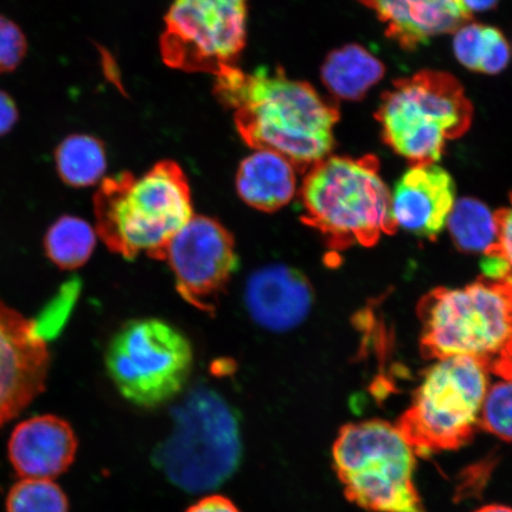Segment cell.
<instances>
[{"label":"cell","mask_w":512,"mask_h":512,"mask_svg":"<svg viewBox=\"0 0 512 512\" xmlns=\"http://www.w3.org/2000/svg\"><path fill=\"white\" fill-rule=\"evenodd\" d=\"M448 229L456 246L465 253L488 254L498 245L496 213L475 198L454 203Z\"/></svg>","instance_id":"cell-22"},{"label":"cell","mask_w":512,"mask_h":512,"mask_svg":"<svg viewBox=\"0 0 512 512\" xmlns=\"http://www.w3.org/2000/svg\"><path fill=\"white\" fill-rule=\"evenodd\" d=\"M18 120L19 111L16 101L9 93L0 89V138L14 130Z\"/></svg>","instance_id":"cell-27"},{"label":"cell","mask_w":512,"mask_h":512,"mask_svg":"<svg viewBox=\"0 0 512 512\" xmlns=\"http://www.w3.org/2000/svg\"><path fill=\"white\" fill-rule=\"evenodd\" d=\"M334 470L348 501L369 512H427L414 482L416 454L396 426L371 419L341 427Z\"/></svg>","instance_id":"cell-6"},{"label":"cell","mask_w":512,"mask_h":512,"mask_svg":"<svg viewBox=\"0 0 512 512\" xmlns=\"http://www.w3.org/2000/svg\"><path fill=\"white\" fill-rule=\"evenodd\" d=\"M241 457L234 409L214 390L196 388L172 413L171 433L156 448L153 462L178 488L204 492L227 482Z\"/></svg>","instance_id":"cell-5"},{"label":"cell","mask_w":512,"mask_h":512,"mask_svg":"<svg viewBox=\"0 0 512 512\" xmlns=\"http://www.w3.org/2000/svg\"><path fill=\"white\" fill-rule=\"evenodd\" d=\"M57 176L69 188L93 187L104 179L107 153L104 143L91 134L64 138L54 151Z\"/></svg>","instance_id":"cell-19"},{"label":"cell","mask_w":512,"mask_h":512,"mask_svg":"<svg viewBox=\"0 0 512 512\" xmlns=\"http://www.w3.org/2000/svg\"><path fill=\"white\" fill-rule=\"evenodd\" d=\"M498 226V245L495 251L488 254H497L507 261L512 279V194L509 207L496 211ZM486 255V254H485Z\"/></svg>","instance_id":"cell-26"},{"label":"cell","mask_w":512,"mask_h":512,"mask_svg":"<svg viewBox=\"0 0 512 512\" xmlns=\"http://www.w3.org/2000/svg\"><path fill=\"white\" fill-rule=\"evenodd\" d=\"M489 371L502 377L503 380L512 381V335L507 345L499 352L495 360L490 363Z\"/></svg>","instance_id":"cell-29"},{"label":"cell","mask_w":512,"mask_h":512,"mask_svg":"<svg viewBox=\"0 0 512 512\" xmlns=\"http://www.w3.org/2000/svg\"><path fill=\"white\" fill-rule=\"evenodd\" d=\"M302 220L331 249L373 247L382 234H394L392 196L375 156H329L313 164L299 189Z\"/></svg>","instance_id":"cell-3"},{"label":"cell","mask_w":512,"mask_h":512,"mask_svg":"<svg viewBox=\"0 0 512 512\" xmlns=\"http://www.w3.org/2000/svg\"><path fill=\"white\" fill-rule=\"evenodd\" d=\"M24 31L12 19L0 15V74L15 72L28 54Z\"/></svg>","instance_id":"cell-25"},{"label":"cell","mask_w":512,"mask_h":512,"mask_svg":"<svg viewBox=\"0 0 512 512\" xmlns=\"http://www.w3.org/2000/svg\"><path fill=\"white\" fill-rule=\"evenodd\" d=\"M386 24V35L406 50L434 36L456 32L471 21L463 0H358Z\"/></svg>","instance_id":"cell-16"},{"label":"cell","mask_w":512,"mask_h":512,"mask_svg":"<svg viewBox=\"0 0 512 512\" xmlns=\"http://www.w3.org/2000/svg\"><path fill=\"white\" fill-rule=\"evenodd\" d=\"M249 0H172L160 36L166 66L219 76L239 67Z\"/></svg>","instance_id":"cell-10"},{"label":"cell","mask_w":512,"mask_h":512,"mask_svg":"<svg viewBox=\"0 0 512 512\" xmlns=\"http://www.w3.org/2000/svg\"><path fill=\"white\" fill-rule=\"evenodd\" d=\"M475 512H512V508L502 504H489L479 508Z\"/></svg>","instance_id":"cell-31"},{"label":"cell","mask_w":512,"mask_h":512,"mask_svg":"<svg viewBox=\"0 0 512 512\" xmlns=\"http://www.w3.org/2000/svg\"><path fill=\"white\" fill-rule=\"evenodd\" d=\"M375 118L384 143L412 166L433 164L443 157L447 140L469 131L473 106L454 76L422 70L394 82Z\"/></svg>","instance_id":"cell-4"},{"label":"cell","mask_w":512,"mask_h":512,"mask_svg":"<svg viewBox=\"0 0 512 512\" xmlns=\"http://www.w3.org/2000/svg\"><path fill=\"white\" fill-rule=\"evenodd\" d=\"M384 64L358 44L332 50L322 66V81L328 91L343 100L358 101L379 83Z\"/></svg>","instance_id":"cell-18"},{"label":"cell","mask_w":512,"mask_h":512,"mask_svg":"<svg viewBox=\"0 0 512 512\" xmlns=\"http://www.w3.org/2000/svg\"><path fill=\"white\" fill-rule=\"evenodd\" d=\"M78 447V438L68 421L44 414L16 426L8 454L19 477L54 480L74 464Z\"/></svg>","instance_id":"cell-14"},{"label":"cell","mask_w":512,"mask_h":512,"mask_svg":"<svg viewBox=\"0 0 512 512\" xmlns=\"http://www.w3.org/2000/svg\"><path fill=\"white\" fill-rule=\"evenodd\" d=\"M454 34V54L467 69L495 75L507 68L511 56L510 46L501 30L469 22Z\"/></svg>","instance_id":"cell-21"},{"label":"cell","mask_w":512,"mask_h":512,"mask_svg":"<svg viewBox=\"0 0 512 512\" xmlns=\"http://www.w3.org/2000/svg\"><path fill=\"white\" fill-rule=\"evenodd\" d=\"M187 512H241L229 498L220 495L206 496L200 499Z\"/></svg>","instance_id":"cell-28"},{"label":"cell","mask_w":512,"mask_h":512,"mask_svg":"<svg viewBox=\"0 0 512 512\" xmlns=\"http://www.w3.org/2000/svg\"><path fill=\"white\" fill-rule=\"evenodd\" d=\"M392 216L396 227L434 240L456 203L453 178L437 164L414 165L396 183Z\"/></svg>","instance_id":"cell-13"},{"label":"cell","mask_w":512,"mask_h":512,"mask_svg":"<svg viewBox=\"0 0 512 512\" xmlns=\"http://www.w3.org/2000/svg\"><path fill=\"white\" fill-rule=\"evenodd\" d=\"M463 3L470 12H484L495 9L499 0H463Z\"/></svg>","instance_id":"cell-30"},{"label":"cell","mask_w":512,"mask_h":512,"mask_svg":"<svg viewBox=\"0 0 512 512\" xmlns=\"http://www.w3.org/2000/svg\"><path fill=\"white\" fill-rule=\"evenodd\" d=\"M488 373V366L471 356L444 358L425 371L412 405L396 424L416 457L470 443L488 392Z\"/></svg>","instance_id":"cell-8"},{"label":"cell","mask_w":512,"mask_h":512,"mask_svg":"<svg viewBox=\"0 0 512 512\" xmlns=\"http://www.w3.org/2000/svg\"><path fill=\"white\" fill-rule=\"evenodd\" d=\"M95 230L114 254L163 260L174 236L194 216L190 185L181 166L159 162L142 176L104 178L94 195Z\"/></svg>","instance_id":"cell-2"},{"label":"cell","mask_w":512,"mask_h":512,"mask_svg":"<svg viewBox=\"0 0 512 512\" xmlns=\"http://www.w3.org/2000/svg\"><path fill=\"white\" fill-rule=\"evenodd\" d=\"M478 428L512 443V381L488 388L478 418Z\"/></svg>","instance_id":"cell-24"},{"label":"cell","mask_w":512,"mask_h":512,"mask_svg":"<svg viewBox=\"0 0 512 512\" xmlns=\"http://www.w3.org/2000/svg\"><path fill=\"white\" fill-rule=\"evenodd\" d=\"M114 386L134 406L156 408L187 384L194 364L189 339L155 318L132 320L114 335L105 356Z\"/></svg>","instance_id":"cell-9"},{"label":"cell","mask_w":512,"mask_h":512,"mask_svg":"<svg viewBox=\"0 0 512 512\" xmlns=\"http://www.w3.org/2000/svg\"><path fill=\"white\" fill-rule=\"evenodd\" d=\"M418 316L426 360L471 356L489 368L512 335L511 279L435 288L420 300Z\"/></svg>","instance_id":"cell-7"},{"label":"cell","mask_w":512,"mask_h":512,"mask_svg":"<svg viewBox=\"0 0 512 512\" xmlns=\"http://www.w3.org/2000/svg\"><path fill=\"white\" fill-rule=\"evenodd\" d=\"M235 183L247 206L274 213L287 206L296 195L297 169L279 153L255 150L242 160Z\"/></svg>","instance_id":"cell-17"},{"label":"cell","mask_w":512,"mask_h":512,"mask_svg":"<svg viewBox=\"0 0 512 512\" xmlns=\"http://www.w3.org/2000/svg\"><path fill=\"white\" fill-rule=\"evenodd\" d=\"M98 240L96 230L79 216L62 215L44 233V255L61 271H75L92 258Z\"/></svg>","instance_id":"cell-20"},{"label":"cell","mask_w":512,"mask_h":512,"mask_svg":"<svg viewBox=\"0 0 512 512\" xmlns=\"http://www.w3.org/2000/svg\"><path fill=\"white\" fill-rule=\"evenodd\" d=\"M163 260L168 261L185 302L210 315L238 270L233 235L207 216H192L169 243Z\"/></svg>","instance_id":"cell-11"},{"label":"cell","mask_w":512,"mask_h":512,"mask_svg":"<svg viewBox=\"0 0 512 512\" xmlns=\"http://www.w3.org/2000/svg\"><path fill=\"white\" fill-rule=\"evenodd\" d=\"M246 306L254 322L272 331H287L303 322L312 307L310 281L296 268H261L248 279Z\"/></svg>","instance_id":"cell-15"},{"label":"cell","mask_w":512,"mask_h":512,"mask_svg":"<svg viewBox=\"0 0 512 512\" xmlns=\"http://www.w3.org/2000/svg\"><path fill=\"white\" fill-rule=\"evenodd\" d=\"M214 94L235 111L236 130L253 150L279 153L307 171L334 149L341 118L336 102L310 83L288 78L283 68L229 69L216 76Z\"/></svg>","instance_id":"cell-1"},{"label":"cell","mask_w":512,"mask_h":512,"mask_svg":"<svg viewBox=\"0 0 512 512\" xmlns=\"http://www.w3.org/2000/svg\"><path fill=\"white\" fill-rule=\"evenodd\" d=\"M50 366L48 341L37 320L0 299V428L46 390Z\"/></svg>","instance_id":"cell-12"},{"label":"cell","mask_w":512,"mask_h":512,"mask_svg":"<svg viewBox=\"0 0 512 512\" xmlns=\"http://www.w3.org/2000/svg\"><path fill=\"white\" fill-rule=\"evenodd\" d=\"M5 509L6 512H69V501L54 480L21 478L12 485Z\"/></svg>","instance_id":"cell-23"}]
</instances>
